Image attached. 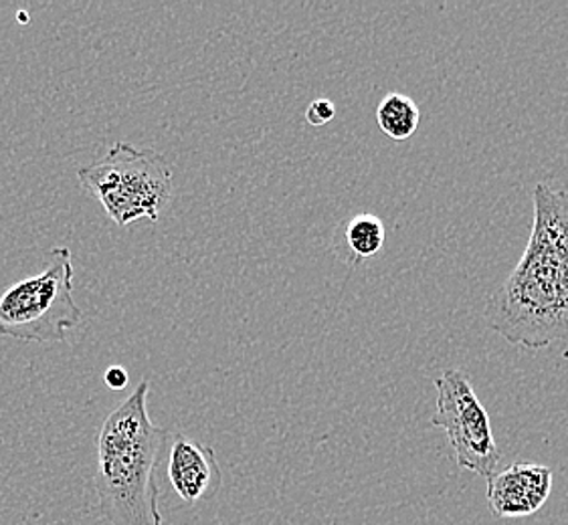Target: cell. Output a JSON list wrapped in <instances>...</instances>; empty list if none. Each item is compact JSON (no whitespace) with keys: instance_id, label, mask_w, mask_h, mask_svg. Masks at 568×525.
Returning <instances> with one entry per match:
<instances>
[{"instance_id":"cell-10","label":"cell","mask_w":568,"mask_h":525,"mask_svg":"<svg viewBox=\"0 0 568 525\" xmlns=\"http://www.w3.org/2000/svg\"><path fill=\"white\" fill-rule=\"evenodd\" d=\"M336 115V105L328 97H318L307 105L306 120L310 126H326Z\"/></svg>"},{"instance_id":"cell-8","label":"cell","mask_w":568,"mask_h":525,"mask_svg":"<svg viewBox=\"0 0 568 525\" xmlns=\"http://www.w3.org/2000/svg\"><path fill=\"white\" fill-rule=\"evenodd\" d=\"M342 239L348 255L356 261L373 259L387 239L385 223L373 213H361L342 225Z\"/></svg>"},{"instance_id":"cell-11","label":"cell","mask_w":568,"mask_h":525,"mask_svg":"<svg viewBox=\"0 0 568 525\" xmlns=\"http://www.w3.org/2000/svg\"><path fill=\"white\" fill-rule=\"evenodd\" d=\"M105 387L112 390H124L128 387V372L124 366H110L103 374Z\"/></svg>"},{"instance_id":"cell-1","label":"cell","mask_w":568,"mask_h":525,"mask_svg":"<svg viewBox=\"0 0 568 525\" xmlns=\"http://www.w3.org/2000/svg\"><path fill=\"white\" fill-rule=\"evenodd\" d=\"M528 247L489 303V328L506 342L545 350L568 342V191L535 186Z\"/></svg>"},{"instance_id":"cell-6","label":"cell","mask_w":568,"mask_h":525,"mask_svg":"<svg viewBox=\"0 0 568 525\" xmlns=\"http://www.w3.org/2000/svg\"><path fill=\"white\" fill-rule=\"evenodd\" d=\"M552 492V469L514 463L488 480L489 512L496 517H528L542 509Z\"/></svg>"},{"instance_id":"cell-5","label":"cell","mask_w":568,"mask_h":525,"mask_svg":"<svg viewBox=\"0 0 568 525\" xmlns=\"http://www.w3.org/2000/svg\"><path fill=\"white\" fill-rule=\"evenodd\" d=\"M435 389L437 411L432 424L447 434L455 465L489 480L500 463V449L494 439L488 411L469 378L464 370H445L442 377L435 378Z\"/></svg>"},{"instance_id":"cell-3","label":"cell","mask_w":568,"mask_h":525,"mask_svg":"<svg viewBox=\"0 0 568 525\" xmlns=\"http://www.w3.org/2000/svg\"><path fill=\"white\" fill-rule=\"evenodd\" d=\"M78 183L118 227H130L140 218L159 223L172 196V168L154 148L115 142L102 161L78 168Z\"/></svg>"},{"instance_id":"cell-2","label":"cell","mask_w":568,"mask_h":525,"mask_svg":"<svg viewBox=\"0 0 568 525\" xmlns=\"http://www.w3.org/2000/svg\"><path fill=\"white\" fill-rule=\"evenodd\" d=\"M149 380L103 421L95 446V493L112 525H164L159 509L160 463L171 433L152 423Z\"/></svg>"},{"instance_id":"cell-4","label":"cell","mask_w":568,"mask_h":525,"mask_svg":"<svg viewBox=\"0 0 568 525\" xmlns=\"http://www.w3.org/2000/svg\"><path fill=\"white\" fill-rule=\"evenodd\" d=\"M73 275L71 249H51L41 274L2 291L0 336L31 343L65 342L83 320L73 297Z\"/></svg>"},{"instance_id":"cell-9","label":"cell","mask_w":568,"mask_h":525,"mask_svg":"<svg viewBox=\"0 0 568 525\" xmlns=\"http://www.w3.org/2000/svg\"><path fill=\"white\" fill-rule=\"evenodd\" d=\"M419 122V105L405 93H387L376 107V124L390 140H409L417 132Z\"/></svg>"},{"instance_id":"cell-12","label":"cell","mask_w":568,"mask_h":525,"mask_svg":"<svg viewBox=\"0 0 568 525\" xmlns=\"http://www.w3.org/2000/svg\"><path fill=\"white\" fill-rule=\"evenodd\" d=\"M19 21H21V23H24V21H27V23H29V14H27V12H19Z\"/></svg>"},{"instance_id":"cell-7","label":"cell","mask_w":568,"mask_h":525,"mask_svg":"<svg viewBox=\"0 0 568 525\" xmlns=\"http://www.w3.org/2000/svg\"><path fill=\"white\" fill-rule=\"evenodd\" d=\"M169 481L172 492L189 505L211 502L223 487V473L213 446L186 434H174L169 449Z\"/></svg>"}]
</instances>
